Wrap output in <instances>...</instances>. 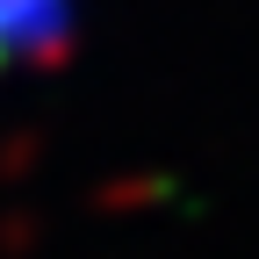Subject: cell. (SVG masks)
Returning a JSON list of instances; mask_svg holds the SVG:
<instances>
[{"mask_svg":"<svg viewBox=\"0 0 259 259\" xmlns=\"http://www.w3.org/2000/svg\"><path fill=\"white\" fill-rule=\"evenodd\" d=\"M65 22H72L65 0H0V65L36 58L51 36H65Z\"/></svg>","mask_w":259,"mask_h":259,"instance_id":"6da1fadb","label":"cell"}]
</instances>
